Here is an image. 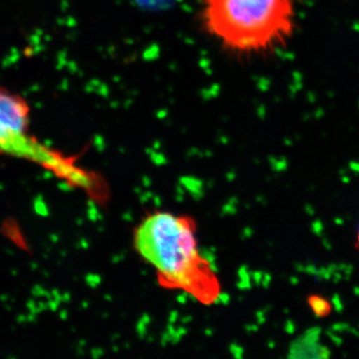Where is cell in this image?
I'll return each instance as SVG.
<instances>
[{"label":"cell","instance_id":"6da1fadb","mask_svg":"<svg viewBox=\"0 0 359 359\" xmlns=\"http://www.w3.org/2000/svg\"><path fill=\"white\" fill-rule=\"evenodd\" d=\"M135 248L156 269L168 289L183 290L202 304H214L221 287L211 264L201 254L192 219L155 212L135 231Z\"/></svg>","mask_w":359,"mask_h":359},{"label":"cell","instance_id":"277c9868","mask_svg":"<svg viewBox=\"0 0 359 359\" xmlns=\"http://www.w3.org/2000/svg\"><path fill=\"white\" fill-rule=\"evenodd\" d=\"M309 304L311 309H313L314 313L318 316H327V314L332 311V306L330 302L323 297H318V295H311L309 297Z\"/></svg>","mask_w":359,"mask_h":359},{"label":"cell","instance_id":"7a4b0ae2","mask_svg":"<svg viewBox=\"0 0 359 359\" xmlns=\"http://www.w3.org/2000/svg\"><path fill=\"white\" fill-rule=\"evenodd\" d=\"M295 0H202L205 32L237 55L266 53L294 30Z\"/></svg>","mask_w":359,"mask_h":359},{"label":"cell","instance_id":"5b68a950","mask_svg":"<svg viewBox=\"0 0 359 359\" xmlns=\"http://www.w3.org/2000/svg\"><path fill=\"white\" fill-rule=\"evenodd\" d=\"M358 245H359V231H358Z\"/></svg>","mask_w":359,"mask_h":359},{"label":"cell","instance_id":"3957f363","mask_svg":"<svg viewBox=\"0 0 359 359\" xmlns=\"http://www.w3.org/2000/svg\"><path fill=\"white\" fill-rule=\"evenodd\" d=\"M29 122L25 99L0 87V152L44 163L49 151L29 136Z\"/></svg>","mask_w":359,"mask_h":359}]
</instances>
